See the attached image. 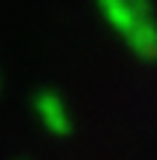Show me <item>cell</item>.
I'll return each instance as SVG.
<instances>
[{"label":"cell","instance_id":"1","mask_svg":"<svg viewBox=\"0 0 157 160\" xmlns=\"http://www.w3.org/2000/svg\"><path fill=\"white\" fill-rule=\"evenodd\" d=\"M43 106H45V109H43V115H45V118H52V115H63V109L58 106L52 97H45V100H43ZM52 130H58V133H61V130H67V118L54 121V124H52Z\"/></svg>","mask_w":157,"mask_h":160}]
</instances>
